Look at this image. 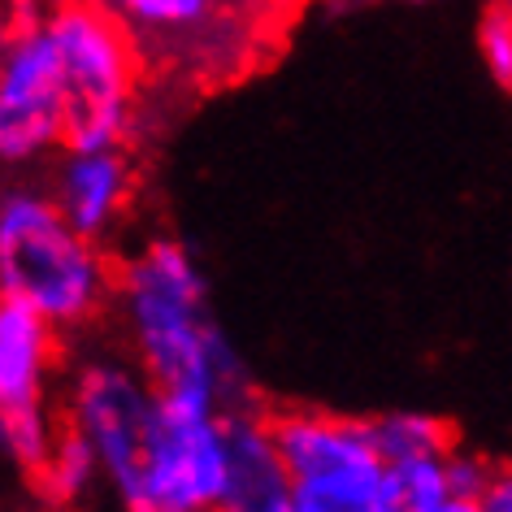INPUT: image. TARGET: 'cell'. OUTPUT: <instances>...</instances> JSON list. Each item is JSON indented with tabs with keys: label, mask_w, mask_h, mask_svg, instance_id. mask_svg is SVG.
Returning a JSON list of instances; mask_svg holds the SVG:
<instances>
[{
	"label": "cell",
	"mask_w": 512,
	"mask_h": 512,
	"mask_svg": "<svg viewBox=\"0 0 512 512\" xmlns=\"http://www.w3.org/2000/svg\"><path fill=\"white\" fill-rule=\"evenodd\" d=\"M113 300L135 365L152 378L157 395L213 400L222 408L248 404V369L213 322L209 283L178 239L157 235L122 256Z\"/></svg>",
	"instance_id": "obj_1"
},
{
	"label": "cell",
	"mask_w": 512,
	"mask_h": 512,
	"mask_svg": "<svg viewBox=\"0 0 512 512\" xmlns=\"http://www.w3.org/2000/svg\"><path fill=\"white\" fill-rule=\"evenodd\" d=\"M118 265L79 235L48 187L22 183L0 200V291L27 300L57 330H79L113 300Z\"/></svg>",
	"instance_id": "obj_2"
},
{
	"label": "cell",
	"mask_w": 512,
	"mask_h": 512,
	"mask_svg": "<svg viewBox=\"0 0 512 512\" xmlns=\"http://www.w3.org/2000/svg\"><path fill=\"white\" fill-rule=\"evenodd\" d=\"M48 31H53L61 66H66V148H122L135 126V31L109 9H100L96 0L48 5Z\"/></svg>",
	"instance_id": "obj_3"
},
{
	"label": "cell",
	"mask_w": 512,
	"mask_h": 512,
	"mask_svg": "<svg viewBox=\"0 0 512 512\" xmlns=\"http://www.w3.org/2000/svg\"><path fill=\"white\" fill-rule=\"evenodd\" d=\"M230 478L226 408L187 395H157L139 482L122 512H222Z\"/></svg>",
	"instance_id": "obj_4"
},
{
	"label": "cell",
	"mask_w": 512,
	"mask_h": 512,
	"mask_svg": "<svg viewBox=\"0 0 512 512\" xmlns=\"http://www.w3.org/2000/svg\"><path fill=\"white\" fill-rule=\"evenodd\" d=\"M70 92L48 9H18L0 57V157L14 170L66 148Z\"/></svg>",
	"instance_id": "obj_5"
},
{
	"label": "cell",
	"mask_w": 512,
	"mask_h": 512,
	"mask_svg": "<svg viewBox=\"0 0 512 512\" xmlns=\"http://www.w3.org/2000/svg\"><path fill=\"white\" fill-rule=\"evenodd\" d=\"M157 408V387L135 361L87 356L66 391V421L96 447L113 495H126L144 469V439Z\"/></svg>",
	"instance_id": "obj_6"
},
{
	"label": "cell",
	"mask_w": 512,
	"mask_h": 512,
	"mask_svg": "<svg viewBox=\"0 0 512 512\" xmlns=\"http://www.w3.org/2000/svg\"><path fill=\"white\" fill-rule=\"evenodd\" d=\"M274 439L283 447L291 482L309 491H365L378 495L382 452L365 417L326 408H283L274 413Z\"/></svg>",
	"instance_id": "obj_7"
},
{
	"label": "cell",
	"mask_w": 512,
	"mask_h": 512,
	"mask_svg": "<svg viewBox=\"0 0 512 512\" xmlns=\"http://www.w3.org/2000/svg\"><path fill=\"white\" fill-rule=\"evenodd\" d=\"M48 191L79 235L105 243L135 196L131 157L122 148H61Z\"/></svg>",
	"instance_id": "obj_8"
},
{
	"label": "cell",
	"mask_w": 512,
	"mask_h": 512,
	"mask_svg": "<svg viewBox=\"0 0 512 512\" xmlns=\"http://www.w3.org/2000/svg\"><path fill=\"white\" fill-rule=\"evenodd\" d=\"M230 478L222 512H296V482L274 439V413L252 404L226 408Z\"/></svg>",
	"instance_id": "obj_9"
},
{
	"label": "cell",
	"mask_w": 512,
	"mask_h": 512,
	"mask_svg": "<svg viewBox=\"0 0 512 512\" xmlns=\"http://www.w3.org/2000/svg\"><path fill=\"white\" fill-rule=\"evenodd\" d=\"M61 330L27 300H0V413L44 408L61 352Z\"/></svg>",
	"instance_id": "obj_10"
},
{
	"label": "cell",
	"mask_w": 512,
	"mask_h": 512,
	"mask_svg": "<svg viewBox=\"0 0 512 512\" xmlns=\"http://www.w3.org/2000/svg\"><path fill=\"white\" fill-rule=\"evenodd\" d=\"M100 478H105V465H100L96 447L66 421V430H61L57 447L48 452L44 465L31 473V491H35V499H40L44 508L70 512L79 499L92 495V486Z\"/></svg>",
	"instance_id": "obj_11"
},
{
	"label": "cell",
	"mask_w": 512,
	"mask_h": 512,
	"mask_svg": "<svg viewBox=\"0 0 512 512\" xmlns=\"http://www.w3.org/2000/svg\"><path fill=\"white\" fill-rule=\"evenodd\" d=\"M447 499H452V482L443 456H408L382 465L374 512H439Z\"/></svg>",
	"instance_id": "obj_12"
},
{
	"label": "cell",
	"mask_w": 512,
	"mask_h": 512,
	"mask_svg": "<svg viewBox=\"0 0 512 512\" xmlns=\"http://www.w3.org/2000/svg\"><path fill=\"white\" fill-rule=\"evenodd\" d=\"M374 426V443L382 460H408V456H447L456 447V434L443 417L413 413V408H395V413L369 417Z\"/></svg>",
	"instance_id": "obj_13"
},
{
	"label": "cell",
	"mask_w": 512,
	"mask_h": 512,
	"mask_svg": "<svg viewBox=\"0 0 512 512\" xmlns=\"http://www.w3.org/2000/svg\"><path fill=\"white\" fill-rule=\"evenodd\" d=\"M135 35H196L217 14V0H96Z\"/></svg>",
	"instance_id": "obj_14"
},
{
	"label": "cell",
	"mask_w": 512,
	"mask_h": 512,
	"mask_svg": "<svg viewBox=\"0 0 512 512\" xmlns=\"http://www.w3.org/2000/svg\"><path fill=\"white\" fill-rule=\"evenodd\" d=\"M61 430H66V413H53V408H22V413H0V443H5V456L27 473L40 469L48 452L57 447Z\"/></svg>",
	"instance_id": "obj_15"
},
{
	"label": "cell",
	"mask_w": 512,
	"mask_h": 512,
	"mask_svg": "<svg viewBox=\"0 0 512 512\" xmlns=\"http://www.w3.org/2000/svg\"><path fill=\"white\" fill-rule=\"evenodd\" d=\"M478 57L491 83L512 96V0H491L478 18Z\"/></svg>",
	"instance_id": "obj_16"
},
{
	"label": "cell",
	"mask_w": 512,
	"mask_h": 512,
	"mask_svg": "<svg viewBox=\"0 0 512 512\" xmlns=\"http://www.w3.org/2000/svg\"><path fill=\"white\" fill-rule=\"evenodd\" d=\"M443 465H447V482H452V495H460V499H482L486 491H491L495 473H499L486 456L469 452V447H460V443L443 456Z\"/></svg>",
	"instance_id": "obj_17"
},
{
	"label": "cell",
	"mask_w": 512,
	"mask_h": 512,
	"mask_svg": "<svg viewBox=\"0 0 512 512\" xmlns=\"http://www.w3.org/2000/svg\"><path fill=\"white\" fill-rule=\"evenodd\" d=\"M482 512H512V469H499L491 491L482 495Z\"/></svg>",
	"instance_id": "obj_18"
},
{
	"label": "cell",
	"mask_w": 512,
	"mask_h": 512,
	"mask_svg": "<svg viewBox=\"0 0 512 512\" xmlns=\"http://www.w3.org/2000/svg\"><path fill=\"white\" fill-rule=\"evenodd\" d=\"M439 512H482V499H460V495H452Z\"/></svg>",
	"instance_id": "obj_19"
},
{
	"label": "cell",
	"mask_w": 512,
	"mask_h": 512,
	"mask_svg": "<svg viewBox=\"0 0 512 512\" xmlns=\"http://www.w3.org/2000/svg\"><path fill=\"white\" fill-rule=\"evenodd\" d=\"M395 5H439V0H395Z\"/></svg>",
	"instance_id": "obj_20"
}]
</instances>
